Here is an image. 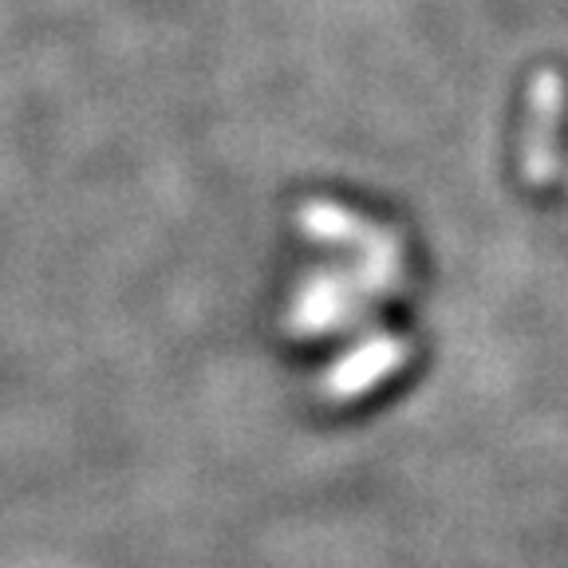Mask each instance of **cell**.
I'll list each match as a JSON object with an SVG mask.
<instances>
[{"mask_svg":"<svg viewBox=\"0 0 568 568\" xmlns=\"http://www.w3.org/2000/svg\"><path fill=\"white\" fill-rule=\"evenodd\" d=\"M537 106H541V142L532 146V178H545L549 174V159H552V123H557V111H560V83L552 75H545L541 88H537Z\"/></svg>","mask_w":568,"mask_h":568,"instance_id":"cell-1","label":"cell"}]
</instances>
